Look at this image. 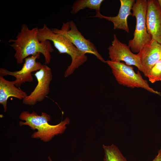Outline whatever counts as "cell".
Wrapping results in <instances>:
<instances>
[{
	"label": "cell",
	"instance_id": "cell-1",
	"mask_svg": "<svg viewBox=\"0 0 161 161\" xmlns=\"http://www.w3.org/2000/svg\"><path fill=\"white\" fill-rule=\"evenodd\" d=\"M38 30L37 27L30 29L26 24H23L16 38L9 41V43H12L9 45L15 51L14 57L17 64H22L26 58L38 53L44 56L45 64L50 63L51 58L50 53L54 51L53 48L49 41H39L38 37Z\"/></svg>",
	"mask_w": 161,
	"mask_h": 161
},
{
	"label": "cell",
	"instance_id": "cell-2",
	"mask_svg": "<svg viewBox=\"0 0 161 161\" xmlns=\"http://www.w3.org/2000/svg\"><path fill=\"white\" fill-rule=\"evenodd\" d=\"M19 118L25 121L19 122L20 126L27 125L32 130H37L32 135V138L40 139L45 142L50 141L55 136L63 133L70 122L69 119L66 117L56 125H50L48 123L50 120V115L43 112L39 115L34 112L30 113L24 111L20 114Z\"/></svg>",
	"mask_w": 161,
	"mask_h": 161
},
{
	"label": "cell",
	"instance_id": "cell-3",
	"mask_svg": "<svg viewBox=\"0 0 161 161\" xmlns=\"http://www.w3.org/2000/svg\"><path fill=\"white\" fill-rule=\"evenodd\" d=\"M38 37L40 41H52L60 54H66L71 57V63L64 72L65 78L72 75L87 60L86 54L78 50L68 38L63 35L54 32L46 24L38 29Z\"/></svg>",
	"mask_w": 161,
	"mask_h": 161
},
{
	"label": "cell",
	"instance_id": "cell-4",
	"mask_svg": "<svg viewBox=\"0 0 161 161\" xmlns=\"http://www.w3.org/2000/svg\"><path fill=\"white\" fill-rule=\"evenodd\" d=\"M112 70L118 83L131 88H142L154 94L161 96L160 93L150 87L139 71L136 73L133 67L121 62L106 61Z\"/></svg>",
	"mask_w": 161,
	"mask_h": 161
},
{
	"label": "cell",
	"instance_id": "cell-5",
	"mask_svg": "<svg viewBox=\"0 0 161 161\" xmlns=\"http://www.w3.org/2000/svg\"><path fill=\"white\" fill-rule=\"evenodd\" d=\"M147 3L146 0H136L132 8V16L135 17L136 24L133 38L129 40L128 46L134 53H138L152 39L148 32L146 24Z\"/></svg>",
	"mask_w": 161,
	"mask_h": 161
},
{
	"label": "cell",
	"instance_id": "cell-6",
	"mask_svg": "<svg viewBox=\"0 0 161 161\" xmlns=\"http://www.w3.org/2000/svg\"><path fill=\"white\" fill-rule=\"evenodd\" d=\"M52 30L55 33L60 34L66 36L81 52L86 54L89 53L93 55L101 62L106 63V61L98 52L95 46L90 40L84 38L72 20L65 23H63L61 29L53 28Z\"/></svg>",
	"mask_w": 161,
	"mask_h": 161
},
{
	"label": "cell",
	"instance_id": "cell-7",
	"mask_svg": "<svg viewBox=\"0 0 161 161\" xmlns=\"http://www.w3.org/2000/svg\"><path fill=\"white\" fill-rule=\"evenodd\" d=\"M34 75L37 84L31 93L22 100L23 103L26 105H34L38 102L42 101L49 93L50 84L52 79L51 69L47 65L43 64Z\"/></svg>",
	"mask_w": 161,
	"mask_h": 161
},
{
	"label": "cell",
	"instance_id": "cell-8",
	"mask_svg": "<svg viewBox=\"0 0 161 161\" xmlns=\"http://www.w3.org/2000/svg\"><path fill=\"white\" fill-rule=\"evenodd\" d=\"M40 53L31 55L26 58L21 68L19 70L11 71L4 68L0 69V76H4L10 75L14 77L16 80L13 81L15 86L19 87L26 82H31L33 77L31 73L37 71L41 68L42 64L36 61L40 57Z\"/></svg>",
	"mask_w": 161,
	"mask_h": 161
},
{
	"label": "cell",
	"instance_id": "cell-9",
	"mask_svg": "<svg viewBox=\"0 0 161 161\" xmlns=\"http://www.w3.org/2000/svg\"><path fill=\"white\" fill-rule=\"evenodd\" d=\"M109 57L113 61H124L128 66H134L143 72L139 58L137 54H134L130 47L121 42L115 34H114L112 45L108 48Z\"/></svg>",
	"mask_w": 161,
	"mask_h": 161
},
{
	"label": "cell",
	"instance_id": "cell-10",
	"mask_svg": "<svg viewBox=\"0 0 161 161\" xmlns=\"http://www.w3.org/2000/svg\"><path fill=\"white\" fill-rule=\"evenodd\" d=\"M145 76L153 66L161 59V44L152 39L137 54Z\"/></svg>",
	"mask_w": 161,
	"mask_h": 161
},
{
	"label": "cell",
	"instance_id": "cell-11",
	"mask_svg": "<svg viewBox=\"0 0 161 161\" xmlns=\"http://www.w3.org/2000/svg\"><path fill=\"white\" fill-rule=\"evenodd\" d=\"M146 24L148 33L161 44V10L157 0H147Z\"/></svg>",
	"mask_w": 161,
	"mask_h": 161
},
{
	"label": "cell",
	"instance_id": "cell-12",
	"mask_svg": "<svg viewBox=\"0 0 161 161\" xmlns=\"http://www.w3.org/2000/svg\"><path fill=\"white\" fill-rule=\"evenodd\" d=\"M135 1L134 0H120V8L118 14L116 16H105L99 12L97 13L93 17L106 19L113 23L114 30L120 29L129 33V29L127 18L129 15L132 16V13L131 11Z\"/></svg>",
	"mask_w": 161,
	"mask_h": 161
},
{
	"label": "cell",
	"instance_id": "cell-13",
	"mask_svg": "<svg viewBox=\"0 0 161 161\" xmlns=\"http://www.w3.org/2000/svg\"><path fill=\"white\" fill-rule=\"evenodd\" d=\"M28 95L19 87L16 86L14 81L6 80L0 76V103L2 105L4 112H6L7 100L11 97L23 100Z\"/></svg>",
	"mask_w": 161,
	"mask_h": 161
},
{
	"label": "cell",
	"instance_id": "cell-14",
	"mask_svg": "<svg viewBox=\"0 0 161 161\" xmlns=\"http://www.w3.org/2000/svg\"><path fill=\"white\" fill-rule=\"evenodd\" d=\"M103 0H77L73 3L71 13L74 15L86 8L95 10L96 13L100 12L101 5Z\"/></svg>",
	"mask_w": 161,
	"mask_h": 161
},
{
	"label": "cell",
	"instance_id": "cell-15",
	"mask_svg": "<svg viewBox=\"0 0 161 161\" xmlns=\"http://www.w3.org/2000/svg\"><path fill=\"white\" fill-rule=\"evenodd\" d=\"M102 147L104 152V161H128L115 145L103 144Z\"/></svg>",
	"mask_w": 161,
	"mask_h": 161
},
{
	"label": "cell",
	"instance_id": "cell-16",
	"mask_svg": "<svg viewBox=\"0 0 161 161\" xmlns=\"http://www.w3.org/2000/svg\"><path fill=\"white\" fill-rule=\"evenodd\" d=\"M146 77L152 83L161 81V59L151 68Z\"/></svg>",
	"mask_w": 161,
	"mask_h": 161
},
{
	"label": "cell",
	"instance_id": "cell-17",
	"mask_svg": "<svg viewBox=\"0 0 161 161\" xmlns=\"http://www.w3.org/2000/svg\"><path fill=\"white\" fill-rule=\"evenodd\" d=\"M151 161H161V148L157 151V154Z\"/></svg>",
	"mask_w": 161,
	"mask_h": 161
},
{
	"label": "cell",
	"instance_id": "cell-18",
	"mask_svg": "<svg viewBox=\"0 0 161 161\" xmlns=\"http://www.w3.org/2000/svg\"><path fill=\"white\" fill-rule=\"evenodd\" d=\"M159 7L161 10V0H157Z\"/></svg>",
	"mask_w": 161,
	"mask_h": 161
},
{
	"label": "cell",
	"instance_id": "cell-19",
	"mask_svg": "<svg viewBox=\"0 0 161 161\" xmlns=\"http://www.w3.org/2000/svg\"><path fill=\"white\" fill-rule=\"evenodd\" d=\"M48 159H49V161H52V160L49 157H48Z\"/></svg>",
	"mask_w": 161,
	"mask_h": 161
},
{
	"label": "cell",
	"instance_id": "cell-20",
	"mask_svg": "<svg viewBox=\"0 0 161 161\" xmlns=\"http://www.w3.org/2000/svg\"><path fill=\"white\" fill-rule=\"evenodd\" d=\"M80 161H83L82 160H80Z\"/></svg>",
	"mask_w": 161,
	"mask_h": 161
}]
</instances>
